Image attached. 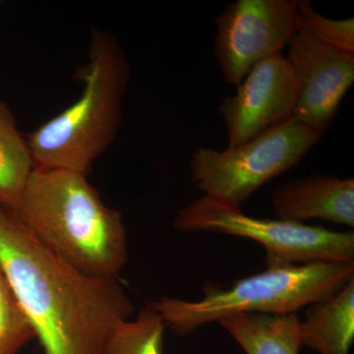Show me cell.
Returning <instances> with one entry per match:
<instances>
[{
	"label": "cell",
	"instance_id": "obj_1",
	"mask_svg": "<svg viewBox=\"0 0 354 354\" xmlns=\"http://www.w3.org/2000/svg\"><path fill=\"white\" fill-rule=\"evenodd\" d=\"M0 267L44 354H106L114 330L134 311L116 279L94 278L67 264L2 205Z\"/></svg>",
	"mask_w": 354,
	"mask_h": 354
},
{
	"label": "cell",
	"instance_id": "obj_2",
	"mask_svg": "<svg viewBox=\"0 0 354 354\" xmlns=\"http://www.w3.org/2000/svg\"><path fill=\"white\" fill-rule=\"evenodd\" d=\"M17 214L39 241L87 276L116 279L127 264L122 216L102 202L85 174L34 167Z\"/></svg>",
	"mask_w": 354,
	"mask_h": 354
},
{
	"label": "cell",
	"instance_id": "obj_3",
	"mask_svg": "<svg viewBox=\"0 0 354 354\" xmlns=\"http://www.w3.org/2000/svg\"><path fill=\"white\" fill-rule=\"evenodd\" d=\"M88 59L77 74L84 84L81 97L28 136L36 169L88 176L120 131L131 78L127 53L111 32L92 28Z\"/></svg>",
	"mask_w": 354,
	"mask_h": 354
},
{
	"label": "cell",
	"instance_id": "obj_4",
	"mask_svg": "<svg viewBox=\"0 0 354 354\" xmlns=\"http://www.w3.org/2000/svg\"><path fill=\"white\" fill-rule=\"evenodd\" d=\"M354 279V262L270 266L230 288L207 283L197 301L165 297L151 304L176 335L241 313L286 315L329 297Z\"/></svg>",
	"mask_w": 354,
	"mask_h": 354
},
{
	"label": "cell",
	"instance_id": "obj_5",
	"mask_svg": "<svg viewBox=\"0 0 354 354\" xmlns=\"http://www.w3.org/2000/svg\"><path fill=\"white\" fill-rule=\"evenodd\" d=\"M174 227L183 232H208L258 242L267 253V267L354 259L353 232L254 218L245 215L239 205L206 194L179 209Z\"/></svg>",
	"mask_w": 354,
	"mask_h": 354
},
{
	"label": "cell",
	"instance_id": "obj_6",
	"mask_svg": "<svg viewBox=\"0 0 354 354\" xmlns=\"http://www.w3.org/2000/svg\"><path fill=\"white\" fill-rule=\"evenodd\" d=\"M323 134L290 116L243 145L223 151L200 147L191 155V178L204 194L241 206L261 186L297 165Z\"/></svg>",
	"mask_w": 354,
	"mask_h": 354
},
{
	"label": "cell",
	"instance_id": "obj_7",
	"mask_svg": "<svg viewBox=\"0 0 354 354\" xmlns=\"http://www.w3.org/2000/svg\"><path fill=\"white\" fill-rule=\"evenodd\" d=\"M223 80L239 86L256 64L281 55L298 28L297 0H237L216 18Z\"/></svg>",
	"mask_w": 354,
	"mask_h": 354
},
{
	"label": "cell",
	"instance_id": "obj_8",
	"mask_svg": "<svg viewBox=\"0 0 354 354\" xmlns=\"http://www.w3.org/2000/svg\"><path fill=\"white\" fill-rule=\"evenodd\" d=\"M288 46L286 59L297 84L292 116L309 129L324 133L353 84L354 55L320 43L299 25Z\"/></svg>",
	"mask_w": 354,
	"mask_h": 354
},
{
	"label": "cell",
	"instance_id": "obj_9",
	"mask_svg": "<svg viewBox=\"0 0 354 354\" xmlns=\"http://www.w3.org/2000/svg\"><path fill=\"white\" fill-rule=\"evenodd\" d=\"M297 99L295 75L283 55L266 58L220 106L227 131V148L243 145L292 116Z\"/></svg>",
	"mask_w": 354,
	"mask_h": 354
},
{
	"label": "cell",
	"instance_id": "obj_10",
	"mask_svg": "<svg viewBox=\"0 0 354 354\" xmlns=\"http://www.w3.org/2000/svg\"><path fill=\"white\" fill-rule=\"evenodd\" d=\"M271 204L279 220H323L354 227V179L309 176L281 184Z\"/></svg>",
	"mask_w": 354,
	"mask_h": 354
},
{
	"label": "cell",
	"instance_id": "obj_11",
	"mask_svg": "<svg viewBox=\"0 0 354 354\" xmlns=\"http://www.w3.org/2000/svg\"><path fill=\"white\" fill-rule=\"evenodd\" d=\"M302 346L320 354H349L354 339V279L318 300L300 320Z\"/></svg>",
	"mask_w": 354,
	"mask_h": 354
},
{
	"label": "cell",
	"instance_id": "obj_12",
	"mask_svg": "<svg viewBox=\"0 0 354 354\" xmlns=\"http://www.w3.org/2000/svg\"><path fill=\"white\" fill-rule=\"evenodd\" d=\"M246 354H298L302 348L297 313H241L220 322Z\"/></svg>",
	"mask_w": 354,
	"mask_h": 354
},
{
	"label": "cell",
	"instance_id": "obj_13",
	"mask_svg": "<svg viewBox=\"0 0 354 354\" xmlns=\"http://www.w3.org/2000/svg\"><path fill=\"white\" fill-rule=\"evenodd\" d=\"M34 162L13 111L0 101V205L17 213Z\"/></svg>",
	"mask_w": 354,
	"mask_h": 354
},
{
	"label": "cell",
	"instance_id": "obj_14",
	"mask_svg": "<svg viewBox=\"0 0 354 354\" xmlns=\"http://www.w3.org/2000/svg\"><path fill=\"white\" fill-rule=\"evenodd\" d=\"M165 324L149 305L135 320L124 321L114 330L106 354H164Z\"/></svg>",
	"mask_w": 354,
	"mask_h": 354
},
{
	"label": "cell",
	"instance_id": "obj_15",
	"mask_svg": "<svg viewBox=\"0 0 354 354\" xmlns=\"http://www.w3.org/2000/svg\"><path fill=\"white\" fill-rule=\"evenodd\" d=\"M35 330L0 267V354H18Z\"/></svg>",
	"mask_w": 354,
	"mask_h": 354
},
{
	"label": "cell",
	"instance_id": "obj_16",
	"mask_svg": "<svg viewBox=\"0 0 354 354\" xmlns=\"http://www.w3.org/2000/svg\"><path fill=\"white\" fill-rule=\"evenodd\" d=\"M298 25L312 38L354 55V19L333 20L317 12L309 0H297Z\"/></svg>",
	"mask_w": 354,
	"mask_h": 354
}]
</instances>
